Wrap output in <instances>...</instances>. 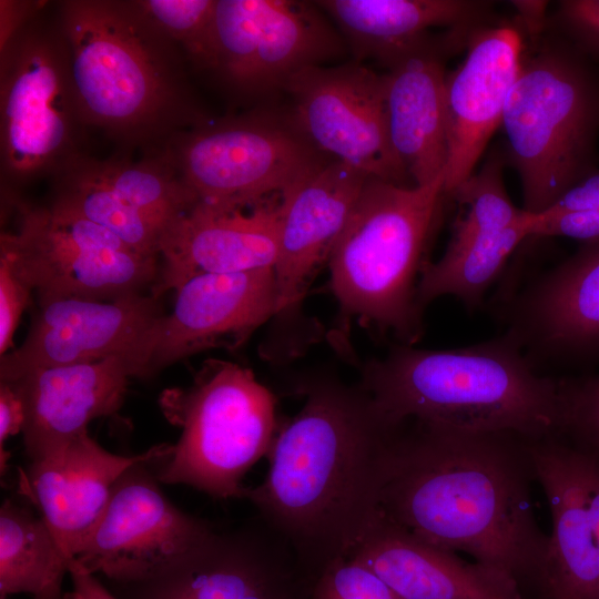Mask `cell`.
Returning <instances> with one entry per match:
<instances>
[{
	"mask_svg": "<svg viewBox=\"0 0 599 599\" xmlns=\"http://www.w3.org/2000/svg\"><path fill=\"white\" fill-rule=\"evenodd\" d=\"M346 48L315 1L216 0L200 67L237 92L263 95L284 91L294 74Z\"/></svg>",
	"mask_w": 599,
	"mask_h": 599,
	"instance_id": "9c48e42d",
	"label": "cell"
},
{
	"mask_svg": "<svg viewBox=\"0 0 599 599\" xmlns=\"http://www.w3.org/2000/svg\"><path fill=\"white\" fill-rule=\"evenodd\" d=\"M112 586L114 590L112 592L119 599H164L161 597H156V596L140 591L129 586H122V585H112Z\"/></svg>",
	"mask_w": 599,
	"mask_h": 599,
	"instance_id": "ab89813d",
	"label": "cell"
},
{
	"mask_svg": "<svg viewBox=\"0 0 599 599\" xmlns=\"http://www.w3.org/2000/svg\"><path fill=\"white\" fill-rule=\"evenodd\" d=\"M171 154L174 172L196 202L223 207L281 196L327 159L291 120L264 114L199 126Z\"/></svg>",
	"mask_w": 599,
	"mask_h": 599,
	"instance_id": "30bf717a",
	"label": "cell"
},
{
	"mask_svg": "<svg viewBox=\"0 0 599 599\" xmlns=\"http://www.w3.org/2000/svg\"><path fill=\"white\" fill-rule=\"evenodd\" d=\"M1 167L11 182L62 173L79 158L70 53L61 30H20L1 51Z\"/></svg>",
	"mask_w": 599,
	"mask_h": 599,
	"instance_id": "ba28073f",
	"label": "cell"
},
{
	"mask_svg": "<svg viewBox=\"0 0 599 599\" xmlns=\"http://www.w3.org/2000/svg\"><path fill=\"white\" fill-rule=\"evenodd\" d=\"M52 203L109 230L132 251L160 258L164 229L98 180L83 159L62 172Z\"/></svg>",
	"mask_w": 599,
	"mask_h": 599,
	"instance_id": "f1b7e54d",
	"label": "cell"
},
{
	"mask_svg": "<svg viewBox=\"0 0 599 599\" xmlns=\"http://www.w3.org/2000/svg\"><path fill=\"white\" fill-rule=\"evenodd\" d=\"M60 30L84 124L128 141L166 133L193 111L166 40L136 2L68 1Z\"/></svg>",
	"mask_w": 599,
	"mask_h": 599,
	"instance_id": "5b68a950",
	"label": "cell"
},
{
	"mask_svg": "<svg viewBox=\"0 0 599 599\" xmlns=\"http://www.w3.org/2000/svg\"><path fill=\"white\" fill-rule=\"evenodd\" d=\"M557 16L580 48L599 57V0L561 1Z\"/></svg>",
	"mask_w": 599,
	"mask_h": 599,
	"instance_id": "e575fe53",
	"label": "cell"
},
{
	"mask_svg": "<svg viewBox=\"0 0 599 599\" xmlns=\"http://www.w3.org/2000/svg\"><path fill=\"white\" fill-rule=\"evenodd\" d=\"M468 38L464 30H449L440 38L429 35L385 67L388 139L413 185L445 179L448 144L444 58Z\"/></svg>",
	"mask_w": 599,
	"mask_h": 599,
	"instance_id": "7402d4cb",
	"label": "cell"
},
{
	"mask_svg": "<svg viewBox=\"0 0 599 599\" xmlns=\"http://www.w3.org/2000/svg\"><path fill=\"white\" fill-rule=\"evenodd\" d=\"M532 455L552 519L534 599H599V457L559 436L534 440Z\"/></svg>",
	"mask_w": 599,
	"mask_h": 599,
	"instance_id": "2e32d148",
	"label": "cell"
},
{
	"mask_svg": "<svg viewBox=\"0 0 599 599\" xmlns=\"http://www.w3.org/2000/svg\"><path fill=\"white\" fill-rule=\"evenodd\" d=\"M524 51L521 34L514 27H481L470 34L460 65L446 75L447 197L475 172L489 140L501 126Z\"/></svg>",
	"mask_w": 599,
	"mask_h": 599,
	"instance_id": "44dd1931",
	"label": "cell"
},
{
	"mask_svg": "<svg viewBox=\"0 0 599 599\" xmlns=\"http://www.w3.org/2000/svg\"><path fill=\"white\" fill-rule=\"evenodd\" d=\"M281 196L246 207L195 202L163 233L160 268L151 294L160 298L201 274L274 268Z\"/></svg>",
	"mask_w": 599,
	"mask_h": 599,
	"instance_id": "d6986e66",
	"label": "cell"
},
{
	"mask_svg": "<svg viewBox=\"0 0 599 599\" xmlns=\"http://www.w3.org/2000/svg\"><path fill=\"white\" fill-rule=\"evenodd\" d=\"M353 559L400 599H526L507 572L427 544L380 515Z\"/></svg>",
	"mask_w": 599,
	"mask_h": 599,
	"instance_id": "d4e9b609",
	"label": "cell"
},
{
	"mask_svg": "<svg viewBox=\"0 0 599 599\" xmlns=\"http://www.w3.org/2000/svg\"><path fill=\"white\" fill-rule=\"evenodd\" d=\"M311 599H400L375 573L353 559L329 565L316 579Z\"/></svg>",
	"mask_w": 599,
	"mask_h": 599,
	"instance_id": "d6a6232c",
	"label": "cell"
},
{
	"mask_svg": "<svg viewBox=\"0 0 599 599\" xmlns=\"http://www.w3.org/2000/svg\"><path fill=\"white\" fill-rule=\"evenodd\" d=\"M297 390L303 407L278 426L267 475L243 498L317 579L378 517L394 426L358 384L316 375Z\"/></svg>",
	"mask_w": 599,
	"mask_h": 599,
	"instance_id": "7a4b0ae2",
	"label": "cell"
},
{
	"mask_svg": "<svg viewBox=\"0 0 599 599\" xmlns=\"http://www.w3.org/2000/svg\"><path fill=\"white\" fill-rule=\"evenodd\" d=\"M83 161L98 180L164 231L196 202L176 173L155 164Z\"/></svg>",
	"mask_w": 599,
	"mask_h": 599,
	"instance_id": "f546056e",
	"label": "cell"
},
{
	"mask_svg": "<svg viewBox=\"0 0 599 599\" xmlns=\"http://www.w3.org/2000/svg\"><path fill=\"white\" fill-rule=\"evenodd\" d=\"M20 211L17 233H2L0 240L12 250L38 303L113 301L155 283L159 257L132 251L109 230L52 203Z\"/></svg>",
	"mask_w": 599,
	"mask_h": 599,
	"instance_id": "8fae6325",
	"label": "cell"
},
{
	"mask_svg": "<svg viewBox=\"0 0 599 599\" xmlns=\"http://www.w3.org/2000/svg\"><path fill=\"white\" fill-rule=\"evenodd\" d=\"M71 589L65 592V599H119L97 577L83 569L75 559L69 564Z\"/></svg>",
	"mask_w": 599,
	"mask_h": 599,
	"instance_id": "8d00e7d4",
	"label": "cell"
},
{
	"mask_svg": "<svg viewBox=\"0 0 599 599\" xmlns=\"http://www.w3.org/2000/svg\"><path fill=\"white\" fill-rule=\"evenodd\" d=\"M291 122L324 156L368 177L413 185L389 143L384 77L361 62L301 70L286 83Z\"/></svg>",
	"mask_w": 599,
	"mask_h": 599,
	"instance_id": "4fadbf2b",
	"label": "cell"
},
{
	"mask_svg": "<svg viewBox=\"0 0 599 599\" xmlns=\"http://www.w3.org/2000/svg\"><path fill=\"white\" fill-rule=\"evenodd\" d=\"M560 437L599 457V375L560 377Z\"/></svg>",
	"mask_w": 599,
	"mask_h": 599,
	"instance_id": "1f68e13d",
	"label": "cell"
},
{
	"mask_svg": "<svg viewBox=\"0 0 599 599\" xmlns=\"http://www.w3.org/2000/svg\"><path fill=\"white\" fill-rule=\"evenodd\" d=\"M154 460L138 463L120 477L102 517L74 557L83 569L110 583L148 580L202 548L216 531L170 501Z\"/></svg>",
	"mask_w": 599,
	"mask_h": 599,
	"instance_id": "7c38bea8",
	"label": "cell"
},
{
	"mask_svg": "<svg viewBox=\"0 0 599 599\" xmlns=\"http://www.w3.org/2000/svg\"><path fill=\"white\" fill-rule=\"evenodd\" d=\"M32 4L13 1H1V51L21 30L22 22L30 13Z\"/></svg>",
	"mask_w": 599,
	"mask_h": 599,
	"instance_id": "74e56055",
	"label": "cell"
},
{
	"mask_svg": "<svg viewBox=\"0 0 599 599\" xmlns=\"http://www.w3.org/2000/svg\"><path fill=\"white\" fill-rule=\"evenodd\" d=\"M444 177L399 185L368 177L329 252L339 308L337 343L352 319L414 345L423 334L416 287L446 196Z\"/></svg>",
	"mask_w": 599,
	"mask_h": 599,
	"instance_id": "277c9868",
	"label": "cell"
},
{
	"mask_svg": "<svg viewBox=\"0 0 599 599\" xmlns=\"http://www.w3.org/2000/svg\"><path fill=\"white\" fill-rule=\"evenodd\" d=\"M136 355H116L91 363L39 368L9 383L26 413L23 445L30 461L59 450L91 420L122 406L132 377L142 378Z\"/></svg>",
	"mask_w": 599,
	"mask_h": 599,
	"instance_id": "cb8c5ba5",
	"label": "cell"
},
{
	"mask_svg": "<svg viewBox=\"0 0 599 599\" xmlns=\"http://www.w3.org/2000/svg\"><path fill=\"white\" fill-rule=\"evenodd\" d=\"M136 3L159 31L183 44L190 58L201 63L216 0H146Z\"/></svg>",
	"mask_w": 599,
	"mask_h": 599,
	"instance_id": "4dcf8cb0",
	"label": "cell"
},
{
	"mask_svg": "<svg viewBox=\"0 0 599 599\" xmlns=\"http://www.w3.org/2000/svg\"><path fill=\"white\" fill-rule=\"evenodd\" d=\"M26 420L23 403L17 390L0 382V451L10 436L22 433Z\"/></svg>",
	"mask_w": 599,
	"mask_h": 599,
	"instance_id": "d590c367",
	"label": "cell"
},
{
	"mask_svg": "<svg viewBox=\"0 0 599 599\" xmlns=\"http://www.w3.org/2000/svg\"><path fill=\"white\" fill-rule=\"evenodd\" d=\"M532 213L500 231L451 232L437 261H427L416 287L423 311L440 296H454L468 309L477 308L487 290L500 275L515 250L529 237Z\"/></svg>",
	"mask_w": 599,
	"mask_h": 599,
	"instance_id": "4316f807",
	"label": "cell"
},
{
	"mask_svg": "<svg viewBox=\"0 0 599 599\" xmlns=\"http://www.w3.org/2000/svg\"><path fill=\"white\" fill-rule=\"evenodd\" d=\"M0 599H8V598H4V597H0Z\"/></svg>",
	"mask_w": 599,
	"mask_h": 599,
	"instance_id": "60d3db41",
	"label": "cell"
},
{
	"mask_svg": "<svg viewBox=\"0 0 599 599\" xmlns=\"http://www.w3.org/2000/svg\"><path fill=\"white\" fill-rule=\"evenodd\" d=\"M506 334L540 373L544 366L599 359V240L586 243L515 297Z\"/></svg>",
	"mask_w": 599,
	"mask_h": 599,
	"instance_id": "ac0fdd59",
	"label": "cell"
},
{
	"mask_svg": "<svg viewBox=\"0 0 599 599\" xmlns=\"http://www.w3.org/2000/svg\"><path fill=\"white\" fill-rule=\"evenodd\" d=\"M501 126L522 207L541 213L596 171L599 81L567 49L525 50Z\"/></svg>",
	"mask_w": 599,
	"mask_h": 599,
	"instance_id": "8992f818",
	"label": "cell"
},
{
	"mask_svg": "<svg viewBox=\"0 0 599 599\" xmlns=\"http://www.w3.org/2000/svg\"><path fill=\"white\" fill-rule=\"evenodd\" d=\"M69 558L41 516L6 499L0 508V597L65 599Z\"/></svg>",
	"mask_w": 599,
	"mask_h": 599,
	"instance_id": "83f0119b",
	"label": "cell"
},
{
	"mask_svg": "<svg viewBox=\"0 0 599 599\" xmlns=\"http://www.w3.org/2000/svg\"><path fill=\"white\" fill-rule=\"evenodd\" d=\"M354 61L384 68L429 37L433 28L478 29L490 4L471 0H319Z\"/></svg>",
	"mask_w": 599,
	"mask_h": 599,
	"instance_id": "484cf974",
	"label": "cell"
},
{
	"mask_svg": "<svg viewBox=\"0 0 599 599\" xmlns=\"http://www.w3.org/2000/svg\"><path fill=\"white\" fill-rule=\"evenodd\" d=\"M547 2L542 1H514L521 21L530 33H538L544 23Z\"/></svg>",
	"mask_w": 599,
	"mask_h": 599,
	"instance_id": "f35d334b",
	"label": "cell"
},
{
	"mask_svg": "<svg viewBox=\"0 0 599 599\" xmlns=\"http://www.w3.org/2000/svg\"><path fill=\"white\" fill-rule=\"evenodd\" d=\"M159 403L181 430L170 455L153 463L160 483L243 498V477L268 455L278 429L273 393L248 368L211 358L189 387L164 390Z\"/></svg>",
	"mask_w": 599,
	"mask_h": 599,
	"instance_id": "52a82bcc",
	"label": "cell"
},
{
	"mask_svg": "<svg viewBox=\"0 0 599 599\" xmlns=\"http://www.w3.org/2000/svg\"><path fill=\"white\" fill-rule=\"evenodd\" d=\"M358 385L389 425L417 418L534 440L560 436L559 378L537 370L506 333L458 349L398 344L363 366Z\"/></svg>",
	"mask_w": 599,
	"mask_h": 599,
	"instance_id": "3957f363",
	"label": "cell"
},
{
	"mask_svg": "<svg viewBox=\"0 0 599 599\" xmlns=\"http://www.w3.org/2000/svg\"><path fill=\"white\" fill-rule=\"evenodd\" d=\"M31 283L22 273L10 246L0 240V354L12 345L19 319L28 306Z\"/></svg>",
	"mask_w": 599,
	"mask_h": 599,
	"instance_id": "836d02e7",
	"label": "cell"
},
{
	"mask_svg": "<svg viewBox=\"0 0 599 599\" xmlns=\"http://www.w3.org/2000/svg\"><path fill=\"white\" fill-rule=\"evenodd\" d=\"M174 292L172 311L151 331L144 377L207 349L235 351L275 315L274 268L201 274Z\"/></svg>",
	"mask_w": 599,
	"mask_h": 599,
	"instance_id": "e0dca14e",
	"label": "cell"
},
{
	"mask_svg": "<svg viewBox=\"0 0 599 599\" xmlns=\"http://www.w3.org/2000/svg\"><path fill=\"white\" fill-rule=\"evenodd\" d=\"M532 443L417 418L392 432L379 515L438 548L509 573L534 599L549 536L534 510Z\"/></svg>",
	"mask_w": 599,
	"mask_h": 599,
	"instance_id": "6da1fadb",
	"label": "cell"
},
{
	"mask_svg": "<svg viewBox=\"0 0 599 599\" xmlns=\"http://www.w3.org/2000/svg\"><path fill=\"white\" fill-rule=\"evenodd\" d=\"M316 579L258 515L219 531L154 577L124 583L164 599H311Z\"/></svg>",
	"mask_w": 599,
	"mask_h": 599,
	"instance_id": "5bb4252c",
	"label": "cell"
},
{
	"mask_svg": "<svg viewBox=\"0 0 599 599\" xmlns=\"http://www.w3.org/2000/svg\"><path fill=\"white\" fill-rule=\"evenodd\" d=\"M158 297L135 293L113 301L59 298L38 303L28 335L1 356L0 382L47 367L116 355L140 357L144 377L151 331L164 315Z\"/></svg>",
	"mask_w": 599,
	"mask_h": 599,
	"instance_id": "9a60e30c",
	"label": "cell"
},
{
	"mask_svg": "<svg viewBox=\"0 0 599 599\" xmlns=\"http://www.w3.org/2000/svg\"><path fill=\"white\" fill-rule=\"evenodd\" d=\"M160 444L136 455H118L88 430L51 455L30 461L21 490L37 505L69 558H74L102 517L120 477L138 463L170 455Z\"/></svg>",
	"mask_w": 599,
	"mask_h": 599,
	"instance_id": "603a6c76",
	"label": "cell"
},
{
	"mask_svg": "<svg viewBox=\"0 0 599 599\" xmlns=\"http://www.w3.org/2000/svg\"><path fill=\"white\" fill-rule=\"evenodd\" d=\"M367 179L327 158L282 194L273 319L284 328L290 329L301 317L307 285L318 265L327 261Z\"/></svg>",
	"mask_w": 599,
	"mask_h": 599,
	"instance_id": "ffe728a7",
	"label": "cell"
}]
</instances>
